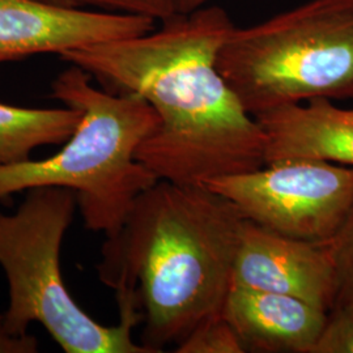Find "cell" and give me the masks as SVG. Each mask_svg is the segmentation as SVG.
<instances>
[{
    "label": "cell",
    "mask_w": 353,
    "mask_h": 353,
    "mask_svg": "<svg viewBox=\"0 0 353 353\" xmlns=\"http://www.w3.org/2000/svg\"><path fill=\"white\" fill-rule=\"evenodd\" d=\"M245 221L234 203L205 185L159 179L106 239L99 278L115 293H135L141 344L152 353L223 313Z\"/></svg>",
    "instance_id": "7a4b0ae2"
},
{
    "label": "cell",
    "mask_w": 353,
    "mask_h": 353,
    "mask_svg": "<svg viewBox=\"0 0 353 353\" xmlns=\"http://www.w3.org/2000/svg\"><path fill=\"white\" fill-rule=\"evenodd\" d=\"M313 353H353V307L336 305L328 312Z\"/></svg>",
    "instance_id": "5bb4252c"
},
{
    "label": "cell",
    "mask_w": 353,
    "mask_h": 353,
    "mask_svg": "<svg viewBox=\"0 0 353 353\" xmlns=\"http://www.w3.org/2000/svg\"><path fill=\"white\" fill-rule=\"evenodd\" d=\"M254 118L265 132V164L312 159L353 168V108L319 99Z\"/></svg>",
    "instance_id": "30bf717a"
},
{
    "label": "cell",
    "mask_w": 353,
    "mask_h": 353,
    "mask_svg": "<svg viewBox=\"0 0 353 353\" xmlns=\"http://www.w3.org/2000/svg\"><path fill=\"white\" fill-rule=\"evenodd\" d=\"M217 65L252 117L353 99V0H312L263 23L234 26Z\"/></svg>",
    "instance_id": "5b68a950"
},
{
    "label": "cell",
    "mask_w": 353,
    "mask_h": 353,
    "mask_svg": "<svg viewBox=\"0 0 353 353\" xmlns=\"http://www.w3.org/2000/svg\"><path fill=\"white\" fill-rule=\"evenodd\" d=\"M156 28V21L135 14L85 11L46 0H0V65L38 54H58Z\"/></svg>",
    "instance_id": "52a82bcc"
},
{
    "label": "cell",
    "mask_w": 353,
    "mask_h": 353,
    "mask_svg": "<svg viewBox=\"0 0 353 353\" xmlns=\"http://www.w3.org/2000/svg\"><path fill=\"white\" fill-rule=\"evenodd\" d=\"M51 3H57V4H63V6H70V7H79L76 4V0H46Z\"/></svg>",
    "instance_id": "ac0fdd59"
},
{
    "label": "cell",
    "mask_w": 353,
    "mask_h": 353,
    "mask_svg": "<svg viewBox=\"0 0 353 353\" xmlns=\"http://www.w3.org/2000/svg\"><path fill=\"white\" fill-rule=\"evenodd\" d=\"M178 353H245L236 330L221 314L211 316L194 328L176 345Z\"/></svg>",
    "instance_id": "7c38bea8"
},
{
    "label": "cell",
    "mask_w": 353,
    "mask_h": 353,
    "mask_svg": "<svg viewBox=\"0 0 353 353\" xmlns=\"http://www.w3.org/2000/svg\"><path fill=\"white\" fill-rule=\"evenodd\" d=\"M205 186L234 203L249 221L323 245L353 212V168L294 159L219 176Z\"/></svg>",
    "instance_id": "8992f818"
},
{
    "label": "cell",
    "mask_w": 353,
    "mask_h": 353,
    "mask_svg": "<svg viewBox=\"0 0 353 353\" xmlns=\"http://www.w3.org/2000/svg\"><path fill=\"white\" fill-rule=\"evenodd\" d=\"M144 34L61 55L113 93L148 102L160 125L138 160L176 183L205 185L265 165L258 121L221 75L217 58L234 28L224 8L204 6L176 14Z\"/></svg>",
    "instance_id": "6da1fadb"
},
{
    "label": "cell",
    "mask_w": 353,
    "mask_h": 353,
    "mask_svg": "<svg viewBox=\"0 0 353 353\" xmlns=\"http://www.w3.org/2000/svg\"><path fill=\"white\" fill-rule=\"evenodd\" d=\"M79 7L93 6L110 12L127 13L148 17L156 23L179 14L178 0H76Z\"/></svg>",
    "instance_id": "9a60e30c"
},
{
    "label": "cell",
    "mask_w": 353,
    "mask_h": 353,
    "mask_svg": "<svg viewBox=\"0 0 353 353\" xmlns=\"http://www.w3.org/2000/svg\"><path fill=\"white\" fill-rule=\"evenodd\" d=\"M232 285L287 294L330 312L336 303L334 265L323 245L283 236L246 220Z\"/></svg>",
    "instance_id": "ba28073f"
},
{
    "label": "cell",
    "mask_w": 353,
    "mask_h": 353,
    "mask_svg": "<svg viewBox=\"0 0 353 353\" xmlns=\"http://www.w3.org/2000/svg\"><path fill=\"white\" fill-rule=\"evenodd\" d=\"M334 265L336 305L353 307V212L334 239L323 243Z\"/></svg>",
    "instance_id": "4fadbf2b"
},
{
    "label": "cell",
    "mask_w": 353,
    "mask_h": 353,
    "mask_svg": "<svg viewBox=\"0 0 353 353\" xmlns=\"http://www.w3.org/2000/svg\"><path fill=\"white\" fill-rule=\"evenodd\" d=\"M327 313L292 296L237 285L223 306L246 352L313 353Z\"/></svg>",
    "instance_id": "9c48e42d"
},
{
    "label": "cell",
    "mask_w": 353,
    "mask_h": 353,
    "mask_svg": "<svg viewBox=\"0 0 353 353\" xmlns=\"http://www.w3.org/2000/svg\"><path fill=\"white\" fill-rule=\"evenodd\" d=\"M210 0H178V8H179V14L182 13H189L202 8L207 6Z\"/></svg>",
    "instance_id": "e0dca14e"
},
{
    "label": "cell",
    "mask_w": 353,
    "mask_h": 353,
    "mask_svg": "<svg viewBox=\"0 0 353 353\" xmlns=\"http://www.w3.org/2000/svg\"><path fill=\"white\" fill-rule=\"evenodd\" d=\"M38 341L29 332L26 335H13L4 319V312H0V353H36Z\"/></svg>",
    "instance_id": "2e32d148"
},
{
    "label": "cell",
    "mask_w": 353,
    "mask_h": 353,
    "mask_svg": "<svg viewBox=\"0 0 353 353\" xmlns=\"http://www.w3.org/2000/svg\"><path fill=\"white\" fill-rule=\"evenodd\" d=\"M77 210L76 192L36 188L13 214L0 212V267L8 283L4 319L13 335L38 322L65 353H152L132 339L143 322L132 294L117 296L119 322L103 326L68 292L61 270L64 236Z\"/></svg>",
    "instance_id": "277c9868"
},
{
    "label": "cell",
    "mask_w": 353,
    "mask_h": 353,
    "mask_svg": "<svg viewBox=\"0 0 353 353\" xmlns=\"http://www.w3.org/2000/svg\"><path fill=\"white\" fill-rule=\"evenodd\" d=\"M77 108H23L0 102V165L23 163L42 145L63 144L79 126Z\"/></svg>",
    "instance_id": "8fae6325"
},
{
    "label": "cell",
    "mask_w": 353,
    "mask_h": 353,
    "mask_svg": "<svg viewBox=\"0 0 353 353\" xmlns=\"http://www.w3.org/2000/svg\"><path fill=\"white\" fill-rule=\"evenodd\" d=\"M92 80L74 64L54 80L52 97L80 109V123L50 157L0 165V201L36 188L71 190L84 227L110 239L159 181L137 154L160 119L139 96L96 88Z\"/></svg>",
    "instance_id": "3957f363"
}]
</instances>
